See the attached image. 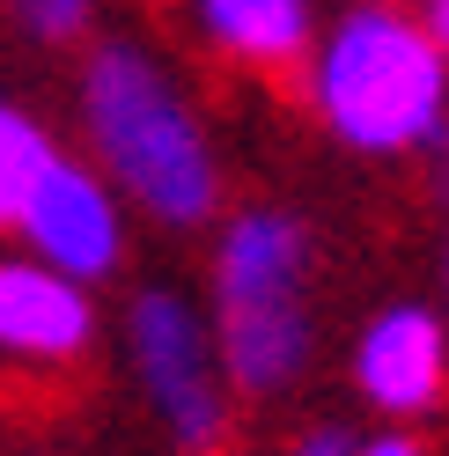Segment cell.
<instances>
[{
    "instance_id": "obj_2",
    "label": "cell",
    "mask_w": 449,
    "mask_h": 456,
    "mask_svg": "<svg viewBox=\"0 0 449 456\" xmlns=\"http://www.w3.org/2000/svg\"><path fill=\"white\" fill-rule=\"evenodd\" d=\"M310 96L324 126L361 155L428 148V140H442V110H449V60L428 45L412 15L354 8L317 45Z\"/></svg>"
},
{
    "instance_id": "obj_8",
    "label": "cell",
    "mask_w": 449,
    "mask_h": 456,
    "mask_svg": "<svg viewBox=\"0 0 449 456\" xmlns=\"http://www.w3.org/2000/svg\"><path fill=\"white\" fill-rule=\"evenodd\" d=\"M200 22L250 67H288L310 45V0H200Z\"/></svg>"
},
{
    "instance_id": "obj_11",
    "label": "cell",
    "mask_w": 449,
    "mask_h": 456,
    "mask_svg": "<svg viewBox=\"0 0 449 456\" xmlns=\"http://www.w3.org/2000/svg\"><path fill=\"white\" fill-rule=\"evenodd\" d=\"M361 442L347 435V427H310V435L295 442V456H354Z\"/></svg>"
},
{
    "instance_id": "obj_10",
    "label": "cell",
    "mask_w": 449,
    "mask_h": 456,
    "mask_svg": "<svg viewBox=\"0 0 449 456\" xmlns=\"http://www.w3.org/2000/svg\"><path fill=\"white\" fill-rule=\"evenodd\" d=\"M15 8V22L30 37H45V45H60V37H74L81 22H89V0H8Z\"/></svg>"
},
{
    "instance_id": "obj_14",
    "label": "cell",
    "mask_w": 449,
    "mask_h": 456,
    "mask_svg": "<svg viewBox=\"0 0 449 456\" xmlns=\"http://www.w3.org/2000/svg\"><path fill=\"white\" fill-rule=\"evenodd\" d=\"M0 118H8V103H0Z\"/></svg>"
},
{
    "instance_id": "obj_13",
    "label": "cell",
    "mask_w": 449,
    "mask_h": 456,
    "mask_svg": "<svg viewBox=\"0 0 449 456\" xmlns=\"http://www.w3.org/2000/svg\"><path fill=\"white\" fill-rule=\"evenodd\" d=\"M354 456H420V449H412L405 435H376V442H361Z\"/></svg>"
},
{
    "instance_id": "obj_7",
    "label": "cell",
    "mask_w": 449,
    "mask_h": 456,
    "mask_svg": "<svg viewBox=\"0 0 449 456\" xmlns=\"http://www.w3.org/2000/svg\"><path fill=\"white\" fill-rule=\"evenodd\" d=\"M89 288L37 258H0V354L74 361L89 346Z\"/></svg>"
},
{
    "instance_id": "obj_5",
    "label": "cell",
    "mask_w": 449,
    "mask_h": 456,
    "mask_svg": "<svg viewBox=\"0 0 449 456\" xmlns=\"http://www.w3.org/2000/svg\"><path fill=\"white\" fill-rule=\"evenodd\" d=\"M22 243H30V258L67 273V280H103L110 265H118L126 250V228H118V199L103 191V177H89V169L74 162H52L45 184L30 191V207H22Z\"/></svg>"
},
{
    "instance_id": "obj_4",
    "label": "cell",
    "mask_w": 449,
    "mask_h": 456,
    "mask_svg": "<svg viewBox=\"0 0 449 456\" xmlns=\"http://www.w3.org/2000/svg\"><path fill=\"white\" fill-rule=\"evenodd\" d=\"M126 346H133V368L148 383L162 427L184 449H207L221 435V354H214V331L200 324V309L170 288H148L126 317Z\"/></svg>"
},
{
    "instance_id": "obj_1",
    "label": "cell",
    "mask_w": 449,
    "mask_h": 456,
    "mask_svg": "<svg viewBox=\"0 0 449 456\" xmlns=\"http://www.w3.org/2000/svg\"><path fill=\"white\" fill-rule=\"evenodd\" d=\"M81 118H89V140L103 148L110 177H118L140 207L170 228H192L214 214V148L192 103L170 89L140 45H103L89 60V81H81Z\"/></svg>"
},
{
    "instance_id": "obj_12",
    "label": "cell",
    "mask_w": 449,
    "mask_h": 456,
    "mask_svg": "<svg viewBox=\"0 0 449 456\" xmlns=\"http://www.w3.org/2000/svg\"><path fill=\"white\" fill-rule=\"evenodd\" d=\"M420 30H428V45L449 60V0H428V15H420Z\"/></svg>"
},
{
    "instance_id": "obj_3",
    "label": "cell",
    "mask_w": 449,
    "mask_h": 456,
    "mask_svg": "<svg viewBox=\"0 0 449 456\" xmlns=\"http://www.w3.org/2000/svg\"><path fill=\"white\" fill-rule=\"evenodd\" d=\"M302 273H310V236L295 214L250 207L229 221L214 258V354L236 390L265 397L288 390L310 361V309H302Z\"/></svg>"
},
{
    "instance_id": "obj_9",
    "label": "cell",
    "mask_w": 449,
    "mask_h": 456,
    "mask_svg": "<svg viewBox=\"0 0 449 456\" xmlns=\"http://www.w3.org/2000/svg\"><path fill=\"white\" fill-rule=\"evenodd\" d=\"M52 162H60V155H52V140L22 118V110H8V118H0V228L22 221V207H30V191L45 184Z\"/></svg>"
},
{
    "instance_id": "obj_6",
    "label": "cell",
    "mask_w": 449,
    "mask_h": 456,
    "mask_svg": "<svg viewBox=\"0 0 449 456\" xmlns=\"http://www.w3.org/2000/svg\"><path fill=\"white\" fill-rule=\"evenodd\" d=\"M442 376H449V331L435 309H420V302H398V309H383V317L354 338V383L369 390V405L383 412H428L435 397H442Z\"/></svg>"
}]
</instances>
